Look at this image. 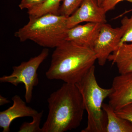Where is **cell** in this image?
Returning <instances> with one entry per match:
<instances>
[{
  "mask_svg": "<svg viewBox=\"0 0 132 132\" xmlns=\"http://www.w3.org/2000/svg\"><path fill=\"white\" fill-rule=\"evenodd\" d=\"M48 112L42 132H65L79 127L85 111L76 85L65 83L48 98Z\"/></svg>",
  "mask_w": 132,
  "mask_h": 132,
  "instance_id": "1",
  "label": "cell"
},
{
  "mask_svg": "<svg viewBox=\"0 0 132 132\" xmlns=\"http://www.w3.org/2000/svg\"><path fill=\"white\" fill-rule=\"evenodd\" d=\"M97 57L93 50L65 40L55 48L46 72L49 80L76 85L94 66Z\"/></svg>",
  "mask_w": 132,
  "mask_h": 132,
  "instance_id": "2",
  "label": "cell"
},
{
  "mask_svg": "<svg viewBox=\"0 0 132 132\" xmlns=\"http://www.w3.org/2000/svg\"><path fill=\"white\" fill-rule=\"evenodd\" d=\"M67 18L52 14L29 18L28 23L16 31L15 36L21 42L30 40L43 47L55 48L65 40Z\"/></svg>",
  "mask_w": 132,
  "mask_h": 132,
  "instance_id": "3",
  "label": "cell"
},
{
  "mask_svg": "<svg viewBox=\"0 0 132 132\" xmlns=\"http://www.w3.org/2000/svg\"><path fill=\"white\" fill-rule=\"evenodd\" d=\"M93 66L82 79L76 84L82 95L85 110L87 113L86 127L81 132H106L107 118L102 108L103 102L112 93V88L100 86Z\"/></svg>",
  "mask_w": 132,
  "mask_h": 132,
  "instance_id": "4",
  "label": "cell"
},
{
  "mask_svg": "<svg viewBox=\"0 0 132 132\" xmlns=\"http://www.w3.org/2000/svg\"><path fill=\"white\" fill-rule=\"evenodd\" d=\"M49 55L48 48H44L40 54L31 58L27 61L23 62L18 66H14L12 74L0 78L2 83L7 82L16 87L23 83L25 86V98L27 103L32 101L34 87L39 83L37 71L42 63Z\"/></svg>",
  "mask_w": 132,
  "mask_h": 132,
  "instance_id": "5",
  "label": "cell"
},
{
  "mask_svg": "<svg viewBox=\"0 0 132 132\" xmlns=\"http://www.w3.org/2000/svg\"><path fill=\"white\" fill-rule=\"evenodd\" d=\"M123 34L124 31L121 27L114 28L106 23L102 24L92 48L100 66L104 65L109 55L118 48Z\"/></svg>",
  "mask_w": 132,
  "mask_h": 132,
  "instance_id": "6",
  "label": "cell"
},
{
  "mask_svg": "<svg viewBox=\"0 0 132 132\" xmlns=\"http://www.w3.org/2000/svg\"><path fill=\"white\" fill-rule=\"evenodd\" d=\"M106 12L99 5L98 0H84L79 7L67 19L68 28L83 22L106 23Z\"/></svg>",
  "mask_w": 132,
  "mask_h": 132,
  "instance_id": "7",
  "label": "cell"
},
{
  "mask_svg": "<svg viewBox=\"0 0 132 132\" xmlns=\"http://www.w3.org/2000/svg\"><path fill=\"white\" fill-rule=\"evenodd\" d=\"M109 104L114 111L132 103V72L120 74L114 78Z\"/></svg>",
  "mask_w": 132,
  "mask_h": 132,
  "instance_id": "8",
  "label": "cell"
},
{
  "mask_svg": "<svg viewBox=\"0 0 132 132\" xmlns=\"http://www.w3.org/2000/svg\"><path fill=\"white\" fill-rule=\"evenodd\" d=\"M102 24L87 22L69 28L65 40L83 47L92 49L97 39Z\"/></svg>",
  "mask_w": 132,
  "mask_h": 132,
  "instance_id": "9",
  "label": "cell"
},
{
  "mask_svg": "<svg viewBox=\"0 0 132 132\" xmlns=\"http://www.w3.org/2000/svg\"><path fill=\"white\" fill-rule=\"evenodd\" d=\"M12 106L0 112V127L3 132L10 131L11 123L15 119L23 117H32L38 112L26 105V102L18 95L12 97Z\"/></svg>",
  "mask_w": 132,
  "mask_h": 132,
  "instance_id": "10",
  "label": "cell"
},
{
  "mask_svg": "<svg viewBox=\"0 0 132 132\" xmlns=\"http://www.w3.org/2000/svg\"><path fill=\"white\" fill-rule=\"evenodd\" d=\"M108 60L116 65L119 74L132 72V42L121 44Z\"/></svg>",
  "mask_w": 132,
  "mask_h": 132,
  "instance_id": "11",
  "label": "cell"
},
{
  "mask_svg": "<svg viewBox=\"0 0 132 132\" xmlns=\"http://www.w3.org/2000/svg\"><path fill=\"white\" fill-rule=\"evenodd\" d=\"M102 108L107 118L106 132H132V122L119 116L109 104L103 103Z\"/></svg>",
  "mask_w": 132,
  "mask_h": 132,
  "instance_id": "12",
  "label": "cell"
},
{
  "mask_svg": "<svg viewBox=\"0 0 132 132\" xmlns=\"http://www.w3.org/2000/svg\"><path fill=\"white\" fill-rule=\"evenodd\" d=\"M63 0H47L41 5L28 10L29 18L39 17L47 14L59 15L60 3Z\"/></svg>",
  "mask_w": 132,
  "mask_h": 132,
  "instance_id": "13",
  "label": "cell"
},
{
  "mask_svg": "<svg viewBox=\"0 0 132 132\" xmlns=\"http://www.w3.org/2000/svg\"><path fill=\"white\" fill-rule=\"evenodd\" d=\"M43 111L38 112L32 117V122H24L22 124L19 128V132H42L40 124Z\"/></svg>",
  "mask_w": 132,
  "mask_h": 132,
  "instance_id": "14",
  "label": "cell"
},
{
  "mask_svg": "<svg viewBox=\"0 0 132 132\" xmlns=\"http://www.w3.org/2000/svg\"><path fill=\"white\" fill-rule=\"evenodd\" d=\"M84 0H63L59 14L68 17L75 12Z\"/></svg>",
  "mask_w": 132,
  "mask_h": 132,
  "instance_id": "15",
  "label": "cell"
},
{
  "mask_svg": "<svg viewBox=\"0 0 132 132\" xmlns=\"http://www.w3.org/2000/svg\"><path fill=\"white\" fill-rule=\"evenodd\" d=\"M121 24L120 27L124 31V34L120 45L125 43L132 42V15L130 17H124L121 20Z\"/></svg>",
  "mask_w": 132,
  "mask_h": 132,
  "instance_id": "16",
  "label": "cell"
},
{
  "mask_svg": "<svg viewBox=\"0 0 132 132\" xmlns=\"http://www.w3.org/2000/svg\"><path fill=\"white\" fill-rule=\"evenodd\" d=\"M47 0H22L19 5V7L21 10L27 9L28 10L41 5Z\"/></svg>",
  "mask_w": 132,
  "mask_h": 132,
  "instance_id": "17",
  "label": "cell"
},
{
  "mask_svg": "<svg viewBox=\"0 0 132 132\" xmlns=\"http://www.w3.org/2000/svg\"><path fill=\"white\" fill-rule=\"evenodd\" d=\"M115 111L119 116L132 122V103Z\"/></svg>",
  "mask_w": 132,
  "mask_h": 132,
  "instance_id": "18",
  "label": "cell"
},
{
  "mask_svg": "<svg viewBox=\"0 0 132 132\" xmlns=\"http://www.w3.org/2000/svg\"><path fill=\"white\" fill-rule=\"evenodd\" d=\"M127 1L132 3V0H105L101 6L107 12L114 9L119 3L123 1Z\"/></svg>",
  "mask_w": 132,
  "mask_h": 132,
  "instance_id": "19",
  "label": "cell"
},
{
  "mask_svg": "<svg viewBox=\"0 0 132 132\" xmlns=\"http://www.w3.org/2000/svg\"><path fill=\"white\" fill-rule=\"evenodd\" d=\"M10 102V101L7 98L3 97L2 95H0V105H3Z\"/></svg>",
  "mask_w": 132,
  "mask_h": 132,
  "instance_id": "20",
  "label": "cell"
},
{
  "mask_svg": "<svg viewBox=\"0 0 132 132\" xmlns=\"http://www.w3.org/2000/svg\"><path fill=\"white\" fill-rule=\"evenodd\" d=\"M105 0H98V3L99 5L101 6L102 5Z\"/></svg>",
  "mask_w": 132,
  "mask_h": 132,
  "instance_id": "21",
  "label": "cell"
}]
</instances>
